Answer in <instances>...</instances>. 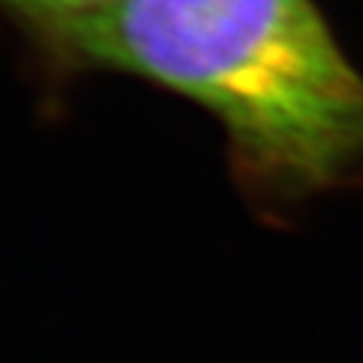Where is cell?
<instances>
[{
    "label": "cell",
    "instance_id": "obj_1",
    "mask_svg": "<svg viewBox=\"0 0 363 363\" xmlns=\"http://www.w3.org/2000/svg\"><path fill=\"white\" fill-rule=\"evenodd\" d=\"M43 46L202 105L261 202L363 178V76L312 0H113Z\"/></svg>",
    "mask_w": 363,
    "mask_h": 363
},
{
    "label": "cell",
    "instance_id": "obj_2",
    "mask_svg": "<svg viewBox=\"0 0 363 363\" xmlns=\"http://www.w3.org/2000/svg\"><path fill=\"white\" fill-rule=\"evenodd\" d=\"M111 3L113 0H0V13L30 30V35L43 43Z\"/></svg>",
    "mask_w": 363,
    "mask_h": 363
}]
</instances>
